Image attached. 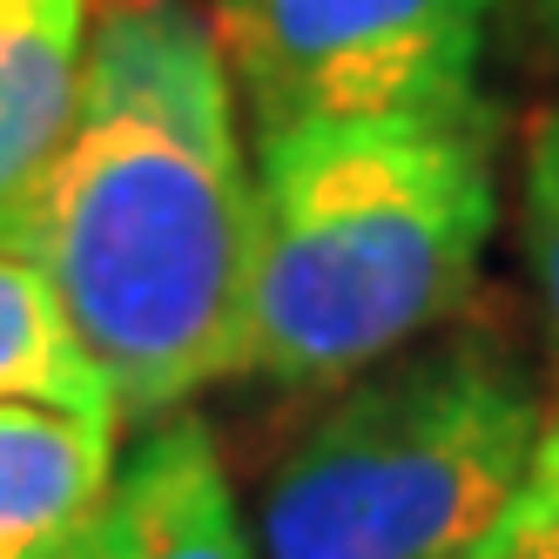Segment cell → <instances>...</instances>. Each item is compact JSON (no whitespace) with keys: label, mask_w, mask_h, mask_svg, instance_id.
<instances>
[{"label":"cell","mask_w":559,"mask_h":559,"mask_svg":"<svg viewBox=\"0 0 559 559\" xmlns=\"http://www.w3.org/2000/svg\"><path fill=\"white\" fill-rule=\"evenodd\" d=\"M0 243L48 276L122 425L243 371L257 169L195 0L95 8L74 122Z\"/></svg>","instance_id":"cell-1"},{"label":"cell","mask_w":559,"mask_h":559,"mask_svg":"<svg viewBox=\"0 0 559 559\" xmlns=\"http://www.w3.org/2000/svg\"><path fill=\"white\" fill-rule=\"evenodd\" d=\"M243 371L344 384L465 304L499 229V108L257 129Z\"/></svg>","instance_id":"cell-2"},{"label":"cell","mask_w":559,"mask_h":559,"mask_svg":"<svg viewBox=\"0 0 559 559\" xmlns=\"http://www.w3.org/2000/svg\"><path fill=\"white\" fill-rule=\"evenodd\" d=\"M257 506L263 559H472L546 431L539 391L492 337H445L344 378Z\"/></svg>","instance_id":"cell-3"},{"label":"cell","mask_w":559,"mask_h":559,"mask_svg":"<svg viewBox=\"0 0 559 559\" xmlns=\"http://www.w3.org/2000/svg\"><path fill=\"white\" fill-rule=\"evenodd\" d=\"M499 0H223L216 48L257 129L478 95Z\"/></svg>","instance_id":"cell-4"},{"label":"cell","mask_w":559,"mask_h":559,"mask_svg":"<svg viewBox=\"0 0 559 559\" xmlns=\"http://www.w3.org/2000/svg\"><path fill=\"white\" fill-rule=\"evenodd\" d=\"M48 559H257L203 418H148L108 492Z\"/></svg>","instance_id":"cell-5"},{"label":"cell","mask_w":559,"mask_h":559,"mask_svg":"<svg viewBox=\"0 0 559 559\" xmlns=\"http://www.w3.org/2000/svg\"><path fill=\"white\" fill-rule=\"evenodd\" d=\"M115 412L0 405V559H48L115 478Z\"/></svg>","instance_id":"cell-6"},{"label":"cell","mask_w":559,"mask_h":559,"mask_svg":"<svg viewBox=\"0 0 559 559\" xmlns=\"http://www.w3.org/2000/svg\"><path fill=\"white\" fill-rule=\"evenodd\" d=\"M95 0H0V223L41 182L82 102Z\"/></svg>","instance_id":"cell-7"},{"label":"cell","mask_w":559,"mask_h":559,"mask_svg":"<svg viewBox=\"0 0 559 559\" xmlns=\"http://www.w3.org/2000/svg\"><path fill=\"white\" fill-rule=\"evenodd\" d=\"M34 397V405H82V412H115L102 371L74 344L68 317L14 243H0V405ZM122 418V412H115Z\"/></svg>","instance_id":"cell-8"},{"label":"cell","mask_w":559,"mask_h":559,"mask_svg":"<svg viewBox=\"0 0 559 559\" xmlns=\"http://www.w3.org/2000/svg\"><path fill=\"white\" fill-rule=\"evenodd\" d=\"M472 559H559V418H546L512 506Z\"/></svg>","instance_id":"cell-9"},{"label":"cell","mask_w":559,"mask_h":559,"mask_svg":"<svg viewBox=\"0 0 559 559\" xmlns=\"http://www.w3.org/2000/svg\"><path fill=\"white\" fill-rule=\"evenodd\" d=\"M526 263H533L539 310L559 350V102L546 108V122L526 148Z\"/></svg>","instance_id":"cell-10"}]
</instances>
